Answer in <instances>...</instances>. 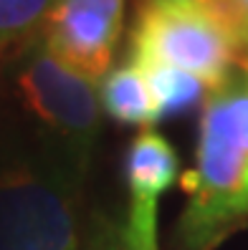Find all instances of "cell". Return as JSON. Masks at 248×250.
I'll return each mask as SVG.
<instances>
[{
    "instance_id": "6da1fadb",
    "label": "cell",
    "mask_w": 248,
    "mask_h": 250,
    "mask_svg": "<svg viewBox=\"0 0 248 250\" xmlns=\"http://www.w3.org/2000/svg\"><path fill=\"white\" fill-rule=\"evenodd\" d=\"M248 167V86L228 81L203 104L195 169L185 174L187 205L178 228V250H213L246 223L241 182Z\"/></svg>"
},
{
    "instance_id": "7a4b0ae2",
    "label": "cell",
    "mask_w": 248,
    "mask_h": 250,
    "mask_svg": "<svg viewBox=\"0 0 248 250\" xmlns=\"http://www.w3.org/2000/svg\"><path fill=\"white\" fill-rule=\"evenodd\" d=\"M79 182L46 149L0 146V250H79Z\"/></svg>"
},
{
    "instance_id": "3957f363",
    "label": "cell",
    "mask_w": 248,
    "mask_h": 250,
    "mask_svg": "<svg viewBox=\"0 0 248 250\" xmlns=\"http://www.w3.org/2000/svg\"><path fill=\"white\" fill-rule=\"evenodd\" d=\"M18 94L43 134L46 152L84 177L99 137L96 83L64 66L46 46H33L18 68Z\"/></svg>"
},
{
    "instance_id": "277c9868",
    "label": "cell",
    "mask_w": 248,
    "mask_h": 250,
    "mask_svg": "<svg viewBox=\"0 0 248 250\" xmlns=\"http://www.w3.org/2000/svg\"><path fill=\"white\" fill-rule=\"evenodd\" d=\"M241 43L228 23L205 5H144L132 31L129 61L172 66L198 76L215 91L230 81Z\"/></svg>"
},
{
    "instance_id": "5b68a950",
    "label": "cell",
    "mask_w": 248,
    "mask_h": 250,
    "mask_svg": "<svg viewBox=\"0 0 248 250\" xmlns=\"http://www.w3.org/2000/svg\"><path fill=\"white\" fill-rule=\"evenodd\" d=\"M124 28V0H56L43 25V46L89 81L112 71Z\"/></svg>"
},
{
    "instance_id": "8992f818",
    "label": "cell",
    "mask_w": 248,
    "mask_h": 250,
    "mask_svg": "<svg viewBox=\"0 0 248 250\" xmlns=\"http://www.w3.org/2000/svg\"><path fill=\"white\" fill-rule=\"evenodd\" d=\"M178 169V152L159 131L144 129L132 139L124 157L129 210L124 225L119 228L129 250H159L157 208L159 197L175 185Z\"/></svg>"
},
{
    "instance_id": "52a82bcc",
    "label": "cell",
    "mask_w": 248,
    "mask_h": 250,
    "mask_svg": "<svg viewBox=\"0 0 248 250\" xmlns=\"http://www.w3.org/2000/svg\"><path fill=\"white\" fill-rule=\"evenodd\" d=\"M99 104L107 111V116H112L122 126H155L157 124L147 76L135 61H127L122 66L112 68L101 79Z\"/></svg>"
},
{
    "instance_id": "ba28073f",
    "label": "cell",
    "mask_w": 248,
    "mask_h": 250,
    "mask_svg": "<svg viewBox=\"0 0 248 250\" xmlns=\"http://www.w3.org/2000/svg\"><path fill=\"white\" fill-rule=\"evenodd\" d=\"M139 68L147 76L157 124L172 119V116H182L187 111H193L195 106L205 104V99L210 94L208 83L187 71L172 68V66H139Z\"/></svg>"
},
{
    "instance_id": "9c48e42d",
    "label": "cell",
    "mask_w": 248,
    "mask_h": 250,
    "mask_svg": "<svg viewBox=\"0 0 248 250\" xmlns=\"http://www.w3.org/2000/svg\"><path fill=\"white\" fill-rule=\"evenodd\" d=\"M56 0H0V48L46 25Z\"/></svg>"
},
{
    "instance_id": "30bf717a",
    "label": "cell",
    "mask_w": 248,
    "mask_h": 250,
    "mask_svg": "<svg viewBox=\"0 0 248 250\" xmlns=\"http://www.w3.org/2000/svg\"><path fill=\"white\" fill-rule=\"evenodd\" d=\"M210 8L228 23L230 31L236 33L241 48H248V0H218Z\"/></svg>"
},
{
    "instance_id": "8fae6325",
    "label": "cell",
    "mask_w": 248,
    "mask_h": 250,
    "mask_svg": "<svg viewBox=\"0 0 248 250\" xmlns=\"http://www.w3.org/2000/svg\"><path fill=\"white\" fill-rule=\"evenodd\" d=\"M96 250H129V248H127V243H124V238H122V232H119V230H114V232H112L109 238L101 243Z\"/></svg>"
},
{
    "instance_id": "7c38bea8",
    "label": "cell",
    "mask_w": 248,
    "mask_h": 250,
    "mask_svg": "<svg viewBox=\"0 0 248 250\" xmlns=\"http://www.w3.org/2000/svg\"><path fill=\"white\" fill-rule=\"evenodd\" d=\"M152 3H165V5H215L218 0H152Z\"/></svg>"
},
{
    "instance_id": "4fadbf2b",
    "label": "cell",
    "mask_w": 248,
    "mask_h": 250,
    "mask_svg": "<svg viewBox=\"0 0 248 250\" xmlns=\"http://www.w3.org/2000/svg\"><path fill=\"white\" fill-rule=\"evenodd\" d=\"M241 208H243V212L248 217V167L243 172V182H241Z\"/></svg>"
},
{
    "instance_id": "5bb4252c",
    "label": "cell",
    "mask_w": 248,
    "mask_h": 250,
    "mask_svg": "<svg viewBox=\"0 0 248 250\" xmlns=\"http://www.w3.org/2000/svg\"><path fill=\"white\" fill-rule=\"evenodd\" d=\"M243 66H246V73H248V58H246V63H243Z\"/></svg>"
}]
</instances>
